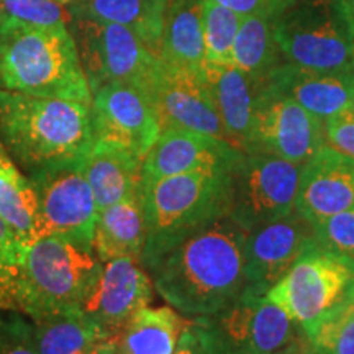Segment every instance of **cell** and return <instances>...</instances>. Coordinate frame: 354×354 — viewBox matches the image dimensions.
<instances>
[{
	"instance_id": "cell-1",
	"label": "cell",
	"mask_w": 354,
	"mask_h": 354,
	"mask_svg": "<svg viewBox=\"0 0 354 354\" xmlns=\"http://www.w3.org/2000/svg\"><path fill=\"white\" fill-rule=\"evenodd\" d=\"M246 236L228 215L190 234L148 269L154 290L187 318L233 304L245 290Z\"/></svg>"
},
{
	"instance_id": "cell-22",
	"label": "cell",
	"mask_w": 354,
	"mask_h": 354,
	"mask_svg": "<svg viewBox=\"0 0 354 354\" xmlns=\"http://www.w3.org/2000/svg\"><path fill=\"white\" fill-rule=\"evenodd\" d=\"M167 0H71L74 19L123 25L138 37L149 53L161 59Z\"/></svg>"
},
{
	"instance_id": "cell-12",
	"label": "cell",
	"mask_w": 354,
	"mask_h": 354,
	"mask_svg": "<svg viewBox=\"0 0 354 354\" xmlns=\"http://www.w3.org/2000/svg\"><path fill=\"white\" fill-rule=\"evenodd\" d=\"M28 177L38 194L43 236L53 234L94 250L99 209L84 162L37 171Z\"/></svg>"
},
{
	"instance_id": "cell-6",
	"label": "cell",
	"mask_w": 354,
	"mask_h": 354,
	"mask_svg": "<svg viewBox=\"0 0 354 354\" xmlns=\"http://www.w3.org/2000/svg\"><path fill=\"white\" fill-rule=\"evenodd\" d=\"M190 326L203 354H274L302 330L266 297L246 294L218 312L190 318Z\"/></svg>"
},
{
	"instance_id": "cell-17",
	"label": "cell",
	"mask_w": 354,
	"mask_h": 354,
	"mask_svg": "<svg viewBox=\"0 0 354 354\" xmlns=\"http://www.w3.org/2000/svg\"><path fill=\"white\" fill-rule=\"evenodd\" d=\"M243 151L215 136L166 128L143 159V180L187 174V172H232L240 165Z\"/></svg>"
},
{
	"instance_id": "cell-3",
	"label": "cell",
	"mask_w": 354,
	"mask_h": 354,
	"mask_svg": "<svg viewBox=\"0 0 354 354\" xmlns=\"http://www.w3.org/2000/svg\"><path fill=\"white\" fill-rule=\"evenodd\" d=\"M0 86L21 94L92 104L74 35L66 25L0 19Z\"/></svg>"
},
{
	"instance_id": "cell-9",
	"label": "cell",
	"mask_w": 354,
	"mask_h": 354,
	"mask_svg": "<svg viewBox=\"0 0 354 354\" xmlns=\"http://www.w3.org/2000/svg\"><path fill=\"white\" fill-rule=\"evenodd\" d=\"M77 50L91 91L105 84H128L148 94L161 59L123 25L74 19Z\"/></svg>"
},
{
	"instance_id": "cell-26",
	"label": "cell",
	"mask_w": 354,
	"mask_h": 354,
	"mask_svg": "<svg viewBox=\"0 0 354 354\" xmlns=\"http://www.w3.org/2000/svg\"><path fill=\"white\" fill-rule=\"evenodd\" d=\"M203 0H167L161 59L192 73H201L205 59L202 21Z\"/></svg>"
},
{
	"instance_id": "cell-41",
	"label": "cell",
	"mask_w": 354,
	"mask_h": 354,
	"mask_svg": "<svg viewBox=\"0 0 354 354\" xmlns=\"http://www.w3.org/2000/svg\"><path fill=\"white\" fill-rule=\"evenodd\" d=\"M61 2H64V3H69V2H71V0H61Z\"/></svg>"
},
{
	"instance_id": "cell-32",
	"label": "cell",
	"mask_w": 354,
	"mask_h": 354,
	"mask_svg": "<svg viewBox=\"0 0 354 354\" xmlns=\"http://www.w3.org/2000/svg\"><path fill=\"white\" fill-rule=\"evenodd\" d=\"M24 245L0 218V312H19L20 263Z\"/></svg>"
},
{
	"instance_id": "cell-36",
	"label": "cell",
	"mask_w": 354,
	"mask_h": 354,
	"mask_svg": "<svg viewBox=\"0 0 354 354\" xmlns=\"http://www.w3.org/2000/svg\"><path fill=\"white\" fill-rule=\"evenodd\" d=\"M220 6L232 8L240 15H256L276 20L295 6L297 0H214Z\"/></svg>"
},
{
	"instance_id": "cell-21",
	"label": "cell",
	"mask_w": 354,
	"mask_h": 354,
	"mask_svg": "<svg viewBox=\"0 0 354 354\" xmlns=\"http://www.w3.org/2000/svg\"><path fill=\"white\" fill-rule=\"evenodd\" d=\"M143 158L110 141L95 140L84 161V172L94 192L97 209L104 210L141 192Z\"/></svg>"
},
{
	"instance_id": "cell-19",
	"label": "cell",
	"mask_w": 354,
	"mask_h": 354,
	"mask_svg": "<svg viewBox=\"0 0 354 354\" xmlns=\"http://www.w3.org/2000/svg\"><path fill=\"white\" fill-rule=\"evenodd\" d=\"M261 82L290 97L323 122L354 107V71L322 73L286 63L277 64Z\"/></svg>"
},
{
	"instance_id": "cell-40",
	"label": "cell",
	"mask_w": 354,
	"mask_h": 354,
	"mask_svg": "<svg viewBox=\"0 0 354 354\" xmlns=\"http://www.w3.org/2000/svg\"><path fill=\"white\" fill-rule=\"evenodd\" d=\"M109 346H110V343L107 344V348H105V351H104V354H110V348H109Z\"/></svg>"
},
{
	"instance_id": "cell-16",
	"label": "cell",
	"mask_w": 354,
	"mask_h": 354,
	"mask_svg": "<svg viewBox=\"0 0 354 354\" xmlns=\"http://www.w3.org/2000/svg\"><path fill=\"white\" fill-rule=\"evenodd\" d=\"M146 97L158 115L161 130L183 128L228 141L223 123L203 86L201 73L177 68L161 59Z\"/></svg>"
},
{
	"instance_id": "cell-15",
	"label": "cell",
	"mask_w": 354,
	"mask_h": 354,
	"mask_svg": "<svg viewBox=\"0 0 354 354\" xmlns=\"http://www.w3.org/2000/svg\"><path fill=\"white\" fill-rule=\"evenodd\" d=\"M154 286L138 261L117 258L102 264L94 287L79 312L102 333L113 338L130 318L153 302Z\"/></svg>"
},
{
	"instance_id": "cell-29",
	"label": "cell",
	"mask_w": 354,
	"mask_h": 354,
	"mask_svg": "<svg viewBox=\"0 0 354 354\" xmlns=\"http://www.w3.org/2000/svg\"><path fill=\"white\" fill-rule=\"evenodd\" d=\"M307 338L315 354H354V282Z\"/></svg>"
},
{
	"instance_id": "cell-30",
	"label": "cell",
	"mask_w": 354,
	"mask_h": 354,
	"mask_svg": "<svg viewBox=\"0 0 354 354\" xmlns=\"http://www.w3.org/2000/svg\"><path fill=\"white\" fill-rule=\"evenodd\" d=\"M241 20L243 15L232 8L220 6L214 0H203L202 21L207 63L232 64L233 43Z\"/></svg>"
},
{
	"instance_id": "cell-14",
	"label": "cell",
	"mask_w": 354,
	"mask_h": 354,
	"mask_svg": "<svg viewBox=\"0 0 354 354\" xmlns=\"http://www.w3.org/2000/svg\"><path fill=\"white\" fill-rule=\"evenodd\" d=\"M91 112L95 140L123 146L143 159L161 133L151 102L128 84H105L92 92Z\"/></svg>"
},
{
	"instance_id": "cell-23",
	"label": "cell",
	"mask_w": 354,
	"mask_h": 354,
	"mask_svg": "<svg viewBox=\"0 0 354 354\" xmlns=\"http://www.w3.org/2000/svg\"><path fill=\"white\" fill-rule=\"evenodd\" d=\"M146 243V220L141 196L113 203L97 215L94 253L102 263L130 258L138 261Z\"/></svg>"
},
{
	"instance_id": "cell-7",
	"label": "cell",
	"mask_w": 354,
	"mask_h": 354,
	"mask_svg": "<svg viewBox=\"0 0 354 354\" xmlns=\"http://www.w3.org/2000/svg\"><path fill=\"white\" fill-rule=\"evenodd\" d=\"M274 37L286 63L333 73L354 71V38L336 0H313L274 21Z\"/></svg>"
},
{
	"instance_id": "cell-39",
	"label": "cell",
	"mask_w": 354,
	"mask_h": 354,
	"mask_svg": "<svg viewBox=\"0 0 354 354\" xmlns=\"http://www.w3.org/2000/svg\"><path fill=\"white\" fill-rule=\"evenodd\" d=\"M336 3H338V10L342 13L349 33L354 38V0H336Z\"/></svg>"
},
{
	"instance_id": "cell-33",
	"label": "cell",
	"mask_w": 354,
	"mask_h": 354,
	"mask_svg": "<svg viewBox=\"0 0 354 354\" xmlns=\"http://www.w3.org/2000/svg\"><path fill=\"white\" fill-rule=\"evenodd\" d=\"M312 227L318 246L354 259V209L313 221Z\"/></svg>"
},
{
	"instance_id": "cell-27",
	"label": "cell",
	"mask_w": 354,
	"mask_h": 354,
	"mask_svg": "<svg viewBox=\"0 0 354 354\" xmlns=\"http://www.w3.org/2000/svg\"><path fill=\"white\" fill-rule=\"evenodd\" d=\"M32 331L38 354H104L110 342L81 312L33 320Z\"/></svg>"
},
{
	"instance_id": "cell-10",
	"label": "cell",
	"mask_w": 354,
	"mask_h": 354,
	"mask_svg": "<svg viewBox=\"0 0 354 354\" xmlns=\"http://www.w3.org/2000/svg\"><path fill=\"white\" fill-rule=\"evenodd\" d=\"M302 166L264 153H245L232 172L228 216L246 232L295 212Z\"/></svg>"
},
{
	"instance_id": "cell-8",
	"label": "cell",
	"mask_w": 354,
	"mask_h": 354,
	"mask_svg": "<svg viewBox=\"0 0 354 354\" xmlns=\"http://www.w3.org/2000/svg\"><path fill=\"white\" fill-rule=\"evenodd\" d=\"M354 282V259L318 245L300 256L266 294L307 335Z\"/></svg>"
},
{
	"instance_id": "cell-20",
	"label": "cell",
	"mask_w": 354,
	"mask_h": 354,
	"mask_svg": "<svg viewBox=\"0 0 354 354\" xmlns=\"http://www.w3.org/2000/svg\"><path fill=\"white\" fill-rule=\"evenodd\" d=\"M201 77L223 123L228 141L246 153L253 128L256 82L233 64L205 63Z\"/></svg>"
},
{
	"instance_id": "cell-25",
	"label": "cell",
	"mask_w": 354,
	"mask_h": 354,
	"mask_svg": "<svg viewBox=\"0 0 354 354\" xmlns=\"http://www.w3.org/2000/svg\"><path fill=\"white\" fill-rule=\"evenodd\" d=\"M0 218L28 245L43 236L37 189L0 143Z\"/></svg>"
},
{
	"instance_id": "cell-4",
	"label": "cell",
	"mask_w": 354,
	"mask_h": 354,
	"mask_svg": "<svg viewBox=\"0 0 354 354\" xmlns=\"http://www.w3.org/2000/svg\"><path fill=\"white\" fill-rule=\"evenodd\" d=\"M146 243L140 264L148 271L180 241L230 214V172H187L141 183Z\"/></svg>"
},
{
	"instance_id": "cell-37",
	"label": "cell",
	"mask_w": 354,
	"mask_h": 354,
	"mask_svg": "<svg viewBox=\"0 0 354 354\" xmlns=\"http://www.w3.org/2000/svg\"><path fill=\"white\" fill-rule=\"evenodd\" d=\"M174 354H203L201 344H198V339L196 333H194L192 326H190V320L185 326L183 336H180L179 343H177V348Z\"/></svg>"
},
{
	"instance_id": "cell-34",
	"label": "cell",
	"mask_w": 354,
	"mask_h": 354,
	"mask_svg": "<svg viewBox=\"0 0 354 354\" xmlns=\"http://www.w3.org/2000/svg\"><path fill=\"white\" fill-rule=\"evenodd\" d=\"M0 354H38L32 322L20 312H0Z\"/></svg>"
},
{
	"instance_id": "cell-38",
	"label": "cell",
	"mask_w": 354,
	"mask_h": 354,
	"mask_svg": "<svg viewBox=\"0 0 354 354\" xmlns=\"http://www.w3.org/2000/svg\"><path fill=\"white\" fill-rule=\"evenodd\" d=\"M274 354H315L312 344H310L307 335L304 333V330H300L297 336L289 344H286L284 348L279 349Z\"/></svg>"
},
{
	"instance_id": "cell-35",
	"label": "cell",
	"mask_w": 354,
	"mask_h": 354,
	"mask_svg": "<svg viewBox=\"0 0 354 354\" xmlns=\"http://www.w3.org/2000/svg\"><path fill=\"white\" fill-rule=\"evenodd\" d=\"M326 145L354 158V107L344 109L323 122Z\"/></svg>"
},
{
	"instance_id": "cell-18",
	"label": "cell",
	"mask_w": 354,
	"mask_h": 354,
	"mask_svg": "<svg viewBox=\"0 0 354 354\" xmlns=\"http://www.w3.org/2000/svg\"><path fill=\"white\" fill-rule=\"evenodd\" d=\"M354 209V158L325 145L302 165L295 212L310 223Z\"/></svg>"
},
{
	"instance_id": "cell-28",
	"label": "cell",
	"mask_w": 354,
	"mask_h": 354,
	"mask_svg": "<svg viewBox=\"0 0 354 354\" xmlns=\"http://www.w3.org/2000/svg\"><path fill=\"white\" fill-rule=\"evenodd\" d=\"M279 46L272 20L245 15L234 38L232 64L254 82H261L277 66Z\"/></svg>"
},
{
	"instance_id": "cell-11",
	"label": "cell",
	"mask_w": 354,
	"mask_h": 354,
	"mask_svg": "<svg viewBox=\"0 0 354 354\" xmlns=\"http://www.w3.org/2000/svg\"><path fill=\"white\" fill-rule=\"evenodd\" d=\"M326 145L323 120L266 82H256L253 128L246 153L305 165Z\"/></svg>"
},
{
	"instance_id": "cell-13",
	"label": "cell",
	"mask_w": 354,
	"mask_h": 354,
	"mask_svg": "<svg viewBox=\"0 0 354 354\" xmlns=\"http://www.w3.org/2000/svg\"><path fill=\"white\" fill-rule=\"evenodd\" d=\"M315 245L312 223L297 212L248 232L243 294L266 297L290 266Z\"/></svg>"
},
{
	"instance_id": "cell-24",
	"label": "cell",
	"mask_w": 354,
	"mask_h": 354,
	"mask_svg": "<svg viewBox=\"0 0 354 354\" xmlns=\"http://www.w3.org/2000/svg\"><path fill=\"white\" fill-rule=\"evenodd\" d=\"M187 323V318L171 305H148L110 339V354H174Z\"/></svg>"
},
{
	"instance_id": "cell-31",
	"label": "cell",
	"mask_w": 354,
	"mask_h": 354,
	"mask_svg": "<svg viewBox=\"0 0 354 354\" xmlns=\"http://www.w3.org/2000/svg\"><path fill=\"white\" fill-rule=\"evenodd\" d=\"M0 19L38 26H68L74 21V15L69 3L61 0H0Z\"/></svg>"
},
{
	"instance_id": "cell-5",
	"label": "cell",
	"mask_w": 354,
	"mask_h": 354,
	"mask_svg": "<svg viewBox=\"0 0 354 354\" xmlns=\"http://www.w3.org/2000/svg\"><path fill=\"white\" fill-rule=\"evenodd\" d=\"M102 264L92 248L53 234L28 243L21 250L19 312L32 322L79 312Z\"/></svg>"
},
{
	"instance_id": "cell-2",
	"label": "cell",
	"mask_w": 354,
	"mask_h": 354,
	"mask_svg": "<svg viewBox=\"0 0 354 354\" xmlns=\"http://www.w3.org/2000/svg\"><path fill=\"white\" fill-rule=\"evenodd\" d=\"M94 141L91 104L0 88V143L26 174L81 165Z\"/></svg>"
}]
</instances>
